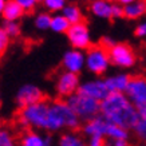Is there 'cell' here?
Returning a JSON list of instances; mask_svg holds the SVG:
<instances>
[{"label": "cell", "instance_id": "6da1fadb", "mask_svg": "<svg viewBox=\"0 0 146 146\" xmlns=\"http://www.w3.org/2000/svg\"><path fill=\"white\" fill-rule=\"evenodd\" d=\"M101 115L121 127L134 129L139 119L138 109L123 93H110L101 102Z\"/></svg>", "mask_w": 146, "mask_h": 146}, {"label": "cell", "instance_id": "7a4b0ae2", "mask_svg": "<svg viewBox=\"0 0 146 146\" xmlns=\"http://www.w3.org/2000/svg\"><path fill=\"white\" fill-rule=\"evenodd\" d=\"M79 118L67 102L58 101L50 103L47 129L50 131H58L62 129H76L79 126Z\"/></svg>", "mask_w": 146, "mask_h": 146}, {"label": "cell", "instance_id": "3957f363", "mask_svg": "<svg viewBox=\"0 0 146 146\" xmlns=\"http://www.w3.org/2000/svg\"><path fill=\"white\" fill-rule=\"evenodd\" d=\"M66 102L78 115L79 119L90 121L101 114V102L95 101L90 97H86L78 91L67 98Z\"/></svg>", "mask_w": 146, "mask_h": 146}, {"label": "cell", "instance_id": "277c9868", "mask_svg": "<svg viewBox=\"0 0 146 146\" xmlns=\"http://www.w3.org/2000/svg\"><path fill=\"white\" fill-rule=\"evenodd\" d=\"M50 103L40 101L38 103L30 105L20 111V121L27 127L31 129H47Z\"/></svg>", "mask_w": 146, "mask_h": 146}, {"label": "cell", "instance_id": "5b68a950", "mask_svg": "<svg viewBox=\"0 0 146 146\" xmlns=\"http://www.w3.org/2000/svg\"><path fill=\"white\" fill-rule=\"evenodd\" d=\"M84 59H86L87 68L94 74H103L110 64L109 51L106 48H103L102 46L91 47L87 51V55L84 56Z\"/></svg>", "mask_w": 146, "mask_h": 146}, {"label": "cell", "instance_id": "8992f818", "mask_svg": "<svg viewBox=\"0 0 146 146\" xmlns=\"http://www.w3.org/2000/svg\"><path fill=\"white\" fill-rule=\"evenodd\" d=\"M126 97L134 106L139 107L146 105V78L143 76H135L130 78L129 86L126 89Z\"/></svg>", "mask_w": 146, "mask_h": 146}, {"label": "cell", "instance_id": "52a82bcc", "mask_svg": "<svg viewBox=\"0 0 146 146\" xmlns=\"http://www.w3.org/2000/svg\"><path fill=\"white\" fill-rule=\"evenodd\" d=\"M110 63L118 67H131L135 63V54L129 46L115 44L109 50Z\"/></svg>", "mask_w": 146, "mask_h": 146}, {"label": "cell", "instance_id": "ba28073f", "mask_svg": "<svg viewBox=\"0 0 146 146\" xmlns=\"http://www.w3.org/2000/svg\"><path fill=\"white\" fill-rule=\"evenodd\" d=\"M67 36L70 43L76 50H84L89 48L90 46V32L89 28L84 23H76V24H71L68 31H67Z\"/></svg>", "mask_w": 146, "mask_h": 146}, {"label": "cell", "instance_id": "9c48e42d", "mask_svg": "<svg viewBox=\"0 0 146 146\" xmlns=\"http://www.w3.org/2000/svg\"><path fill=\"white\" fill-rule=\"evenodd\" d=\"M78 93L83 94L86 97L93 98V99H95L98 102H102L110 94V91L107 90V86L105 83V80L95 79V80H90V82H86V83L80 84L79 89H78Z\"/></svg>", "mask_w": 146, "mask_h": 146}, {"label": "cell", "instance_id": "30bf717a", "mask_svg": "<svg viewBox=\"0 0 146 146\" xmlns=\"http://www.w3.org/2000/svg\"><path fill=\"white\" fill-rule=\"evenodd\" d=\"M79 89V79L76 74L72 72H62L56 80V90L62 97H71Z\"/></svg>", "mask_w": 146, "mask_h": 146}, {"label": "cell", "instance_id": "8fae6325", "mask_svg": "<svg viewBox=\"0 0 146 146\" xmlns=\"http://www.w3.org/2000/svg\"><path fill=\"white\" fill-rule=\"evenodd\" d=\"M40 101H42V91L32 84L23 86L16 95V102L22 109L30 106V105H34V103H38Z\"/></svg>", "mask_w": 146, "mask_h": 146}, {"label": "cell", "instance_id": "7c38bea8", "mask_svg": "<svg viewBox=\"0 0 146 146\" xmlns=\"http://www.w3.org/2000/svg\"><path fill=\"white\" fill-rule=\"evenodd\" d=\"M86 64V59L84 55L78 50H71L68 52H66L64 58H63V66L68 72L72 74H78L83 66Z\"/></svg>", "mask_w": 146, "mask_h": 146}, {"label": "cell", "instance_id": "4fadbf2b", "mask_svg": "<svg viewBox=\"0 0 146 146\" xmlns=\"http://www.w3.org/2000/svg\"><path fill=\"white\" fill-rule=\"evenodd\" d=\"M109 125V121H106L102 115H98L93 119L87 121V123L84 125L83 131L89 137H103L106 135V129Z\"/></svg>", "mask_w": 146, "mask_h": 146}, {"label": "cell", "instance_id": "5bb4252c", "mask_svg": "<svg viewBox=\"0 0 146 146\" xmlns=\"http://www.w3.org/2000/svg\"><path fill=\"white\" fill-rule=\"evenodd\" d=\"M130 78L125 74H118V75L109 76L107 79H105V83L107 86V90L110 93H126V89L129 86Z\"/></svg>", "mask_w": 146, "mask_h": 146}, {"label": "cell", "instance_id": "9a60e30c", "mask_svg": "<svg viewBox=\"0 0 146 146\" xmlns=\"http://www.w3.org/2000/svg\"><path fill=\"white\" fill-rule=\"evenodd\" d=\"M91 12L102 19L113 18V3L110 0H94L90 5Z\"/></svg>", "mask_w": 146, "mask_h": 146}, {"label": "cell", "instance_id": "2e32d148", "mask_svg": "<svg viewBox=\"0 0 146 146\" xmlns=\"http://www.w3.org/2000/svg\"><path fill=\"white\" fill-rule=\"evenodd\" d=\"M146 13V4L143 0H135L123 5V16L127 19H139Z\"/></svg>", "mask_w": 146, "mask_h": 146}, {"label": "cell", "instance_id": "e0dca14e", "mask_svg": "<svg viewBox=\"0 0 146 146\" xmlns=\"http://www.w3.org/2000/svg\"><path fill=\"white\" fill-rule=\"evenodd\" d=\"M23 12H24V9L15 0H7L1 15L5 19V22H16L19 18H22Z\"/></svg>", "mask_w": 146, "mask_h": 146}, {"label": "cell", "instance_id": "ac0fdd59", "mask_svg": "<svg viewBox=\"0 0 146 146\" xmlns=\"http://www.w3.org/2000/svg\"><path fill=\"white\" fill-rule=\"evenodd\" d=\"M20 146H51L48 137H42L38 133H27L22 138Z\"/></svg>", "mask_w": 146, "mask_h": 146}, {"label": "cell", "instance_id": "d6986e66", "mask_svg": "<svg viewBox=\"0 0 146 146\" xmlns=\"http://www.w3.org/2000/svg\"><path fill=\"white\" fill-rule=\"evenodd\" d=\"M105 138H110V139H127L129 130L121 127L118 125H114V123H111V122H109Z\"/></svg>", "mask_w": 146, "mask_h": 146}, {"label": "cell", "instance_id": "ffe728a7", "mask_svg": "<svg viewBox=\"0 0 146 146\" xmlns=\"http://www.w3.org/2000/svg\"><path fill=\"white\" fill-rule=\"evenodd\" d=\"M62 15L68 20L70 24H76V23H82V12H80L79 7H76L74 4L66 5L62 11Z\"/></svg>", "mask_w": 146, "mask_h": 146}, {"label": "cell", "instance_id": "44dd1931", "mask_svg": "<svg viewBox=\"0 0 146 146\" xmlns=\"http://www.w3.org/2000/svg\"><path fill=\"white\" fill-rule=\"evenodd\" d=\"M71 24L68 23V20L63 16L62 13L60 15H54L52 18H51V26H50V28L55 32H67Z\"/></svg>", "mask_w": 146, "mask_h": 146}, {"label": "cell", "instance_id": "7402d4cb", "mask_svg": "<svg viewBox=\"0 0 146 146\" xmlns=\"http://www.w3.org/2000/svg\"><path fill=\"white\" fill-rule=\"evenodd\" d=\"M59 146H86V143L78 134L67 133L62 135L59 141Z\"/></svg>", "mask_w": 146, "mask_h": 146}, {"label": "cell", "instance_id": "603a6c76", "mask_svg": "<svg viewBox=\"0 0 146 146\" xmlns=\"http://www.w3.org/2000/svg\"><path fill=\"white\" fill-rule=\"evenodd\" d=\"M43 4L48 11L58 12V11H63V8L66 7V0H44Z\"/></svg>", "mask_w": 146, "mask_h": 146}, {"label": "cell", "instance_id": "cb8c5ba5", "mask_svg": "<svg viewBox=\"0 0 146 146\" xmlns=\"http://www.w3.org/2000/svg\"><path fill=\"white\" fill-rule=\"evenodd\" d=\"M51 18L48 13H39L35 19V24L39 30H47L51 26Z\"/></svg>", "mask_w": 146, "mask_h": 146}, {"label": "cell", "instance_id": "d4e9b609", "mask_svg": "<svg viewBox=\"0 0 146 146\" xmlns=\"http://www.w3.org/2000/svg\"><path fill=\"white\" fill-rule=\"evenodd\" d=\"M133 130H134V133H135V135H137L143 143H146V119L139 118Z\"/></svg>", "mask_w": 146, "mask_h": 146}, {"label": "cell", "instance_id": "484cf974", "mask_svg": "<svg viewBox=\"0 0 146 146\" xmlns=\"http://www.w3.org/2000/svg\"><path fill=\"white\" fill-rule=\"evenodd\" d=\"M0 146H16L12 133L8 130H0Z\"/></svg>", "mask_w": 146, "mask_h": 146}, {"label": "cell", "instance_id": "4316f807", "mask_svg": "<svg viewBox=\"0 0 146 146\" xmlns=\"http://www.w3.org/2000/svg\"><path fill=\"white\" fill-rule=\"evenodd\" d=\"M4 31L5 34L9 36V38H15V36L19 35V32H20V27L16 22H5L4 24Z\"/></svg>", "mask_w": 146, "mask_h": 146}, {"label": "cell", "instance_id": "83f0119b", "mask_svg": "<svg viewBox=\"0 0 146 146\" xmlns=\"http://www.w3.org/2000/svg\"><path fill=\"white\" fill-rule=\"evenodd\" d=\"M8 42H9V36L5 34L4 28L0 27V55L7 50V47H8Z\"/></svg>", "mask_w": 146, "mask_h": 146}, {"label": "cell", "instance_id": "f1b7e54d", "mask_svg": "<svg viewBox=\"0 0 146 146\" xmlns=\"http://www.w3.org/2000/svg\"><path fill=\"white\" fill-rule=\"evenodd\" d=\"M24 11H31L36 4V0H15Z\"/></svg>", "mask_w": 146, "mask_h": 146}, {"label": "cell", "instance_id": "f546056e", "mask_svg": "<svg viewBox=\"0 0 146 146\" xmlns=\"http://www.w3.org/2000/svg\"><path fill=\"white\" fill-rule=\"evenodd\" d=\"M105 146H129L127 139H110L106 138L105 139Z\"/></svg>", "mask_w": 146, "mask_h": 146}, {"label": "cell", "instance_id": "4dcf8cb0", "mask_svg": "<svg viewBox=\"0 0 146 146\" xmlns=\"http://www.w3.org/2000/svg\"><path fill=\"white\" fill-rule=\"evenodd\" d=\"M86 146H105V138L103 137H90Z\"/></svg>", "mask_w": 146, "mask_h": 146}, {"label": "cell", "instance_id": "1f68e13d", "mask_svg": "<svg viewBox=\"0 0 146 146\" xmlns=\"http://www.w3.org/2000/svg\"><path fill=\"white\" fill-rule=\"evenodd\" d=\"M123 16V5L113 3V18H122Z\"/></svg>", "mask_w": 146, "mask_h": 146}, {"label": "cell", "instance_id": "d6a6232c", "mask_svg": "<svg viewBox=\"0 0 146 146\" xmlns=\"http://www.w3.org/2000/svg\"><path fill=\"white\" fill-rule=\"evenodd\" d=\"M135 35H137L138 38H146V22L141 23V24L135 28Z\"/></svg>", "mask_w": 146, "mask_h": 146}, {"label": "cell", "instance_id": "836d02e7", "mask_svg": "<svg viewBox=\"0 0 146 146\" xmlns=\"http://www.w3.org/2000/svg\"><path fill=\"white\" fill-rule=\"evenodd\" d=\"M113 46H115V43L110 38H103V40H102V47H103V48H106L107 51H109Z\"/></svg>", "mask_w": 146, "mask_h": 146}, {"label": "cell", "instance_id": "e575fe53", "mask_svg": "<svg viewBox=\"0 0 146 146\" xmlns=\"http://www.w3.org/2000/svg\"><path fill=\"white\" fill-rule=\"evenodd\" d=\"M138 114H139V118H142V119H146V105L138 109Z\"/></svg>", "mask_w": 146, "mask_h": 146}, {"label": "cell", "instance_id": "d590c367", "mask_svg": "<svg viewBox=\"0 0 146 146\" xmlns=\"http://www.w3.org/2000/svg\"><path fill=\"white\" fill-rule=\"evenodd\" d=\"M122 5H126V4H130V3H133V1H135V0H118Z\"/></svg>", "mask_w": 146, "mask_h": 146}, {"label": "cell", "instance_id": "8d00e7d4", "mask_svg": "<svg viewBox=\"0 0 146 146\" xmlns=\"http://www.w3.org/2000/svg\"><path fill=\"white\" fill-rule=\"evenodd\" d=\"M5 3H7V0H0V13H3V9H4Z\"/></svg>", "mask_w": 146, "mask_h": 146}, {"label": "cell", "instance_id": "74e56055", "mask_svg": "<svg viewBox=\"0 0 146 146\" xmlns=\"http://www.w3.org/2000/svg\"><path fill=\"white\" fill-rule=\"evenodd\" d=\"M138 146H146V143H143V142H142L141 145H138Z\"/></svg>", "mask_w": 146, "mask_h": 146}, {"label": "cell", "instance_id": "f35d334b", "mask_svg": "<svg viewBox=\"0 0 146 146\" xmlns=\"http://www.w3.org/2000/svg\"><path fill=\"white\" fill-rule=\"evenodd\" d=\"M36 1H44V0H36Z\"/></svg>", "mask_w": 146, "mask_h": 146}, {"label": "cell", "instance_id": "ab89813d", "mask_svg": "<svg viewBox=\"0 0 146 146\" xmlns=\"http://www.w3.org/2000/svg\"><path fill=\"white\" fill-rule=\"evenodd\" d=\"M110 1H118V0H110Z\"/></svg>", "mask_w": 146, "mask_h": 146}, {"label": "cell", "instance_id": "60d3db41", "mask_svg": "<svg viewBox=\"0 0 146 146\" xmlns=\"http://www.w3.org/2000/svg\"><path fill=\"white\" fill-rule=\"evenodd\" d=\"M0 130H1V123H0Z\"/></svg>", "mask_w": 146, "mask_h": 146}, {"label": "cell", "instance_id": "b9f144b4", "mask_svg": "<svg viewBox=\"0 0 146 146\" xmlns=\"http://www.w3.org/2000/svg\"><path fill=\"white\" fill-rule=\"evenodd\" d=\"M145 4H146V0H145Z\"/></svg>", "mask_w": 146, "mask_h": 146}]
</instances>
